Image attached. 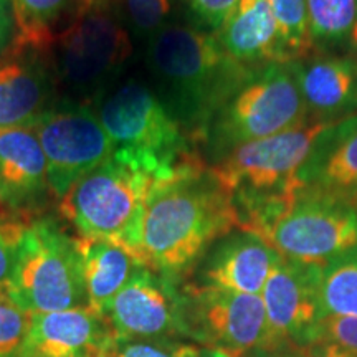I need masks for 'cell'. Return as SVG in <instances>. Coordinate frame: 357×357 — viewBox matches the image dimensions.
I'll list each match as a JSON object with an SVG mask.
<instances>
[{"label": "cell", "instance_id": "obj_4", "mask_svg": "<svg viewBox=\"0 0 357 357\" xmlns=\"http://www.w3.org/2000/svg\"><path fill=\"white\" fill-rule=\"evenodd\" d=\"M131 53V33L114 0H96L53 40L56 88H63L73 101L96 102L118 84Z\"/></svg>", "mask_w": 357, "mask_h": 357}, {"label": "cell", "instance_id": "obj_15", "mask_svg": "<svg viewBox=\"0 0 357 357\" xmlns=\"http://www.w3.org/2000/svg\"><path fill=\"white\" fill-rule=\"evenodd\" d=\"M283 257L260 235L236 229L218 240L195 265L192 284L225 291L261 294Z\"/></svg>", "mask_w": 357, "mask_h": 357}, {"label": "cell", "instance_id": "obj_9", "mask_svg": "<svg viewBox=\"0 0 357 357\" xmlns=\"http://www.w3.org/2000/svg\"><path fill=\"white\" fill-rule=\"evenodd\" d=\"M257 235L287 260L323 266L357 247V197L298 189Z\"/></svg>", "mask_w": 357, "mask_h": 357}, {"label": "cell", "instance_id": "obj_28", "mask_svg": "<svg viewBox=\"0 0 357 357\" xmlns=\"http://www.w3.org/2000/svg\"><path fill=\"white\" fill-rule=\"evenodd\" d=\"M30 314L6 291H0V357H22L30 329Z\"/></svg>", "mask_w": 357, "mask_h": 357}, {"label": "cell", "instance_id": "obj_11", "mask_svg": "<svg viewBox=\"0 0 357 357\" xmlns=\"http://www.w3.org/2000/svg\"><path fill=\"white\" fill-rule=\"evenodd\" d=\"M32 129L47 160L52 194L58 200L113 154L108 132L86 102L55 100Z\"/></svg>", "mask_w": 357, "mask_h": 357}, {"label": "cell", "instance_id": "obj_8", "mask_svg": "<svg viewBox=\"0 0 357 357\" xmlns=\"http://www.w3.org/2000/svg\"><path fill=\"white\" fill-rule=\"evenodd\" d=\"M326 126L329 124L307 119L298 128L235 147L211 164L234 194L240 225L245 218L298 190V169Z\"/></svg>", "mask_w": 357, "mask_h": 357}, {"label": "cell", "instance_id": "obj_26", "mask_svg": "<svg viewBox=\"0 0 357 357\" xmlns=\"http://www.w3.org/2000/svg\"><path fill=\"white\" fill-rule=\"evenodd\" d=\"M281 30L289 61L311 55L305 0H268Z\"/></svg>", "mask_w": 357, "mask_h": 357}, {"label": "cell", "instance_id": "obj_22", "mask_svg": "<svg viewBox=\"0 0 357 357\" xmlns=\"http://www.w3.org/2000/svg\"><path fill=\"white\" fill-rule=\"evenodd\" d=\"M312 53H344L357 15V0H305Z\"/></svg>", "mask_w": 357, "mask_h": 357}, {"label": "cell", "instance_id": "obj_19", "mask_svg": "<svg viewBox=\"0 0 357 357\" xmlns=\"http://www.w3.org/2000/svg\"><path fill=\"white\" fill-rule=\"evenodd\" d=\"M296 185L357 197V113L316 136L296 172Z\"/></svg>", "mask_w": 357, "mask_h": 357}, {"label": "cell", "instance_id": "obj_32", "mask_svg": "<svg viewBox=\"0 0 357 357\" xmlns=\"http://www.w3.org/2000/svg\"><path fill=\"white\" fill-rule=\"evenodd\" d=\"M17 38V24L10 0H0V58L6 56Z\"/></svg>", "mask_w": 357, "mask_h": 357}, {"label": "cell", "instance_id": "obj_10", "mask_svg": "<svg viewBox=\"0 0 357 357\" xmlns=\"http://www.w3.org/2000/svg\"><path fill=\"white\" fill-rule=\"evenodd\" d=\"M181 336L234 357L266 351L270 333L261 296L184 284L181 288Z\"/></svg>", "mask_w": 357, "mask_h": 357}, {"label": "cell", "instance_id": "obj_35", "mask_svg": "<svg viewBox=\"0 0 357 357\" xmlns=\"http://www.w3.org/2000/svg\"><path fill=\"white\" fill-rule=\"evenodd\" d=\"M347 52H349L351 55L357 56V15H356L354 25H352V30H351V35H349V43H347Z\"/></svg>", "mask_w": 357, "mask_h": 357}, {"label": "cell", "instance_id": "obj_7", "mask_svg": "<svg viewBox=\"0 0 357 357\" xmlns=\"http://www.w3.org/2000/svg\"><path fill=\"white\" fill-rule=\"evenodd\" d=\"M154 184L149 174L109 155L66 192L58 211L79 236L109 240L134 255L142 211Z\"/></svg>", "mask_w": 357, "mask_h": 357}, {"label": "cell", "instance_id": "obj_31", "mask_svg": "<svg viewBox=\"0 0 357 357\" xmlns=\"http://www.w3.org/2000/svg\"><path fill=\"white\" fill-rule=\"evenodd\" d=\"M184 2L205 29L217 32L234 12L238 0H184Z\"/></svg>", "mask_w": 357, "mask_h": 357}, {"label": "cell", "instance_id": "obj_34", "mask_svg": "<svg viewBox=\"0 0 357 357\" xmlns=\"http://www.w3.org/2000/svg\"><path fill=\"white\" fill-rule=\"evenodd\" d=\"M250 357H314L306 351H276V352H258Z\"/></svg>", "mask_w": 357, "mask_h": 357}, {"label": "cell", "instance_id": "obj_24", "mask_svg": "<svg viewBox=\"0 0 357 357\" xmlns=\"http://www.w3.org/2000/svg\"><path fill=\"white\" fill-rule=\"evenodd\" d=\"M321 316L357 318V247L321 268Z\"/></svg>", "mask_w": 357, "mask_h": 357}, {"label": "cell", "instance_id": "obj_14", "mask_svg": "<svg viewBox=\"0 0 357 357\" xmlns=\"http://www.w3.org/2000/svg\"><path fill=\"white\" fill-rule=\"evenodd\" d=\"M50 48L13 43L0 58V131L32 128L55 102Z\"/></svg>", "mask_w": 357, "mask_h": 357}, {"label": "cell", "instance_id": "obj_21", "mask_svg": "<svg viewBox=\"0 0 357 357\" xmlns=\"http://www.w3.org/2000/svg\"><path fill=\"white\" fill-rule=\"evenodd\" d=\"M75 238L88 307L102 316L113 298L142 265L132 252L119 243L86 236Z\"/></svg>", "mask_w": 357, "mask_h": 357}, {"label": "cell", "instance_id": "obj_2", "mask_svg": "<svg viewBox=\"0 0 357 357\" xmlns=\"http://www.w3.org/2000/svg\"><path fill=\"white\" fill-rule=\"evenodd\" d=\"M154 93L195 144L253 68L223 50L215 32L166 24L146 40ZM257 70V68H255Z\"/></svg>", "mask_w": 357, "mask_h": 357}, {"label": "cell", "instance_id": "obj_18", "mask_svg": "<svg viewBox=\"0 0 357 357\" xmlns=\"http://www.w3.org/2000/svg\"><path fill=\"white\" fill-rule=\"evenodd\" d=\"M111 334L105 316L88 306L37 312L22 357H100Z\"/></svg>", "mask_w": 357, "mask_h": 357}, {"label": "cell", "instance_id": "obj_33", "mask_svg": "<svg viewBox=\"0 0 357 357\" xmlns=\"http://www.w3.org/2000/svg\"><path fill=\"white\" fill-rule=\"evenodd\" d=\"M182 357H234L229 352L215 349V347L184 344L182 347Z\"/></svg>", "mask_w": 357, "mask_h": 357}, {"label": "cell", "instance_id": "obj_20", "mask_svg": "<svg viewBox=\"0 0 357 357\" xmlns=\"http://www.w3.org/2000/svg\"><path fill=\"white\" fill-rule=\"evenodd\" d=\"M215 35L223 50L248 68L289 63L278 22L268 0H238Z\"/></svg>", "mask_w": 357, "mask_h": 357}, {"label": "cell", "instance_id": "obj_25", "mask_svg": "<svg viewBox=\"0 0 357 357\" xmlns=\"http://www.w3.org/2000/svg\"><path fill=\"white\" fill-rule=\"evenodd\" d=\"M306 352L314 357H357V318L326 316Z\"/></svg>", "mask_w": 357, "mask_h": 357}, {"label": "cell", "instance_id": "obj_12", "mask_svg": "<svg viewBox=\"0 0 357 357\" xmlns=\"http://www.w3.org/2000/svg\"><path fill=\"white\" fill-rule=\"evenodd\" d=\"M319 265L283 260L261 291L270 342L263 352L307 351L319 321ZM258 354V352H257Z\"/></svg>", "mask_w": 357, "mask_h": 357}, {"label": "cell", "instance_id": "obj_36", "mask_svg": "<svg viewBox=\"0 0 357 357\" xmlns=\"http://www.w3.org/2000/svg\"><path fill=\"white\" fill-rule=\"evenodd\" d=\"M96 0H77V17L79 15V13H83L86 8H89L95 3Z\"/></svg>", "mask_w": 357, "mask_h": 357}, {"label": "cell", "instance_id": "obj_27", "mask_svg": "<svg viewBox=\"0 0 357 357\" xmlns=\"http://www.w3.org/2000/svg\"><path fill=\"white\" fill-rule=\"evenodd\" d=\"M114 6L129 33L147 40L169 24L172 0H114Z\"/></svg>", "mask_w": 357, "mask_h": 357}, {"label": "cell", "instance_id": "obj_30", "mask_svg": "<svg viewBox=\"0 0 357 357\" xmlns=\"http://www.w3.org/2000/svg\"><path fill=\"white\" fill-rule=\"evenodd\" d=\"M30 217L32 215H17L3 208L0 211V291H6L10 281L17 260V250Z\"/></svg>", "mask_w": 357, "mask_h": 357}, {"label": "cell", "instance_id": "obj_16", "mask_svg": "<svg viewBox=\"0 0 357 357\" xmlns=\"http://www.w3.org/2000/svg\"><path fill=\"white\" fill-rule=\"evenodd\" d=\"M289 65L311 121L333 124L357 113V56L311 53Z\"/></svg>", "mask_w": 357, "mask_h": 357}, {"label": "cell", "instance_id": "obj_5", "mask_svg": "<svg viewBox=\"0 0 357 357\" xmlns=\"http://www.w3.org/2000/svg\"><path fill=\"white\" fill-rule=\"evenodd\" d=\"M307 119L291 65L260 66L212 119L202 142L207 164L218 162L235 147L298 128Z\"/></svg>", "mask_w": 357, "mask_h": 357}, {"label": "cell", "instance_id": "obj_13", "mask_svg": "<svg viewBox=\"0 0 357 357\" xmlns=\"http://www.w3.org/2000/svg\"><path fill=\"white\" fill-rule=\"evenodd\" d=\"M102 316L116 336L174 339L181 336V288L174 278L139 266Z\"/></svg>", "mask_w": 357, "mask_h": 357}, {"label": "cell", "instance_id": "obj_29", "mask_svg": "<svg viewBox=\"0 0 357 357\" xmlns=\"http://www.w3.org/2000/svg\"><path fill=\"white\" fill-rule=\"evenodd\" d=\"M182 342L174 339L121 337L111 334L100 357H182Z\"/></svg>", "mask_w": 357, "mask_h": 357}, {"label": "cell", "instance_id": "obj_6", "mask_svg": "<svg viewBox=\"0 0 357 357\" xmlns=\"http://www.w3.org/2000/svg\"><path fill=\"white\" fill-rule=\"evenodd\" d=\"M6 293L30 314L88 306L77 238L50 217H30Z\"/></svg>", "mask_w": 357, "mask_h": 357}, {"label": "cell", "instance_id": "obj_23", "mask_svg": "<svg viewBox=\"0 0 357 357\" xmlns=\"http://www.w3.org/2000/svg\"><path fill=\"white\" fill-rule=\"evenodd\" d=\"M10 3L19 45L50 48L71 8L77 19V0H10Z\"/></svg>", "mask_w": 357, "mask_h": 357}, {"label": "cell", "instance_id": "obj_1", "mask_svg": "<svg viewBox=\"0 0 357 357\" xmlns=\"http://www.w3.org/2000/svg\"><path fill=\"white\" fill-rule=\"evenodd\" d=\"M236 229L240 217L234 194L200 159L151 189L134 255L142 266L177 280Z\"/></svg>", "mask_w": 357, "mask_h": 357}, {"label": "cell", "instance_id": "obj_3", "mask_svg": "<svg viewBox=\"0 0 357 357\" xmlns=\"http://www.w3.org/2000/svg\"><path fill=\"white\" fill-rule=\"evenodd\" d=\"M116 159L166 181L204 159L195 142L160 102L153 88L136 78L114 84L95 102Z\"/></svg>", "mask_w": 357, "mask_h": 357}, {"label": "cell", "instance_id": "obj_17", "mask_svg": "<svg viewBox=\"0 0 357 357\" xmlns=\"http://www.w3.org/2000/svg\"><path fill=\"white\" fill-rule=\"evenodd\" d=\"M48 195L47 160L33 129L0 131V207L29 217Z\"/></svg>", "mask_w": 357, "mask_h": 357}]
</instances>
